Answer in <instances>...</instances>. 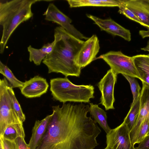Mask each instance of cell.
Returning <instances> with one entry per match:
<instances>
[{
	"label": "cell",
	"instance_id": "6da1fadb",
	"mask_svg": "<svg viewBox=\"0 0 149 149\" xmlns=\"http://www.w3.org/2000/svg\"><path fill=\"white\" fill-rule=\"evenodd\" d=\"M53 112L36 149H93L101 130L91 117L89 106L63 103Z\"/></svg>",
	"mask_w": 149,
	"mask_h": 149
},
{
	"label": "cell",
	"instance_id": "7a4b0ae2",
	"mask_svg": "<svg viewBox=\"0 0 149 149\" xmlns=\"http://www.w3.org/2000/svg\"><path fill=\"white\" fill-rule=\"evenodd\" d=\"M54 44L52 52L42 61L47 68L48 73H61L65 77H79L81 68L75 59L85 41L67 32L61 26L54 30Z\"/></svg>",
	"mask_w": 149,
	"mask_h": 149
},
{
	"label": "cell",
	"instance_id": "3957f363",
	"mask_svg": "<svg viewBox=\"0 0 149 149\" xmlns=\"http://www.w3.org/2000/svg\"><path fill=\"white\" fill-rule=\"evenodd\" d=\"M38 0H13L0 3V24L3 28L0 43V53L3 52L13 32L22 23L33 15L32 5Z\"/></svg>",
	"mask_w": 149,
	"mask_h": 149
},
{
	"label": "cell",
	"instance_id": "277c9868",
	"mask_svg": "<svg viewBox=\"0 0 149 149\" xmlns=\"http://www.w3.org/2000/svg\"><path fill=\"white\" fill-rule=\"evenodd\" d=\"M50 84L53 98L63 103L68 102L89 103L91 99L94 98L93 86L75 85L66 77L51 79Z\"/></svg>",
	"mask_w": 149,
	"mask_h": 149
},
{
	"label": "cell",
	"instance_id": "5b68a950",
	"mask_svg": "<svg viewBox=\"0 0 149 149\" xmlns=\"http://www.w3.org/2000/svg\"><path fill=\"white\" fill-rule=\"evenodd\" d=\"M97 59L104 61L117 75L121 74L141 79L132 57L126 55L120 51H111L100 55L96 59Z\"/></svg>",
	"mask_w": 149,
	"mask_h": 149
},
{
	"label": "cell",
	"instance_id": "8992f818",
	"mask_svg": "<svg viewBox=\"0 0 149 149\" xmlns=\"http://www.w3.org/2000/svg\"><path fill=\"white\" fill-rule=\"evenodd\" d=\"M9 84L5 77L0 80V137H1L3 136L5 129L8 125L22 122L13 109L8 89Z\"/></svg>",
	"mask_w": 149,
	"mask_h": 149
},
{
	"label": "cell",
	"instance_id": "52a82bcc",
	"mask_svg": "<svg viewBox=\"0 0 149 149\" xmlns=\"http://www.w3.org/2000/svg\"><path fill=\"white\" fill-rule=\"evenodd\" d=\"M130 131L127 125L123 122L111 129L106 135L107 149H135L131 143Z\"/></svg>",
	"mask_w": 149,
	"mask_h": 149
},
{
	"label": "cell",
	"instance_id": "ba28073f",
	"mask_svg": "<svg viewBox=\"0 0 149 149\" xmlns=\"http://www.w3.org/2000/svg\"><path fill=\"white\" fill-rule=\"evenodd\" d=\"M45 19L60 25L67 32L81 40H86L88 38L84 36L71 24L72 20L61 11L53 3H50L43 14Z\"/></svg>",
	"mask_w": 149,
	"mask_h": 149
},
{
	"label": "cell",
	"instance_id": "9c48e42d",
	"mask_svg": "<svg viewBox=\"0 0 149 149\" xmlns=\"http://www.w3.org/2000/svg\"><path fill=\"white\" fill-rule=\"evenodd\" d=\"M117 76L110 69L107 71L97 84L101 93L100 104L104 106L106 110L114 109V90L117 81Z\"/></svg>",
	"mask_w": 149,
	"mask_h": 149
},
{
	"label": "cell",
	"instance_id": "30bf717a",
	"mask_svg": "<svg viewBox=\"0 0 149 149\" xmlns=\"http://www.w3.org/2000/svg\"><path fill=\"white\" fill-rule=\"evenodd\" d=\"M100 46L99 39L96 35H93L85 41L76 57L77 65L81 69L96 60Z\"/></svg>",
	"mask_w": 149,
	"mask_h": 149
},
{
	"label": "cell",
	"instance_id": "8fae6325",
	"mask_svg": "<svg viewBox=\"0 0 149 149\" xmlns=\"http://www.w3.org/2000/svg\"><path fill=\"white\" fill-rule=\"evenodd\" d=\"M49 86L46 79L36 75L24 82L20 89L22 94L27 98L40 97L46 93Z\"/></svg>",
	"mask_w": 149,
	"mask_h": 149
},
{
	"label": "cell",
	"instance_id": "7c38bea8",
	"mask_svg": "<svg viewBox=\"0 0 149 149\" xmlns=\"http://www.w3.org/2000/svg\"><path fill=\"white\" fill-rule=\"evenodd\" d=\"M87 16L92 20L102 31H104L113 35L119 36L125 40H131L130 31L115 22L111 18L103 19L94 15L87 14Z\"/></svg>",
	"mask_w": 149,
	"mask_h": 149
},
{
	"label": "cell",
	"instance_id": "4fadbf2b",
	"mask_svg": "<svg viewBox=\"0 0 149 149\" xmlns=\"http://www.w3.org/2000/svg\"><path fill=\"white\" fill-rule=\"evenodd\" d=\"M142 83L143 86L140 96L139 114L136 122L130 133L131 142L141 123L145 119L149 116V85L144 82Z\"/></svg>",
	"mask_w": 149,
	"mask_h": 149
},
{
	"label": "cell",
	"instance_id": "5bb4252c",
	"mask_svg": "<svg viewBox=\"0 0 149 149\" xmlns=\"http://www.w3.org/2000/svg\"><path fill=\"white\" fill-rule=\"evenodd\" d=\"M123 4L149 29V0H123Z\"/></svg>",
	"mask_w": 149,
	"mask_h": 149
},
{
	"label": "cell",
	"instance_id": "9a60e30c",
	"mask_svg": "<svg viewBox=\"0 0 149 149\" xmlns=\"http://www.w3.org/2000/svg\"><path fill=\"white\" fill-rule=\"evenodd\" d=\"M51 114L47 116L43 119L36 120L32 130V134L28 144L29 149H36L46 130Z\"/></svg>",
	"mask_w": 149,
	"mask_h": 149
},
{
	"label": "cell",
	"instance_id": "2e32d148",
	"mask_svg": "<svg viewBox=\"0 0 149 149\" xmlns=\"http://www.w3.org/2000/svg\"><path fill=\"white\" fill-rule=\"evenodd\" d=\"M70 7L84 6L118 7L122 5L123 0H68Z\"/></svg>",
	"mask_w": 149,
	"mask_h": 149
},
{
	"label": "cell",
	"instance_id": "e0dca14e",
	"mask_svg": "<svg viewBox=\"0 0 149 149\" xmlns=\"http://www.w3.org/2000/svg\"><path fill=\"white\" fill-rule=\"evenodd\" d=\"M54 42L44 45L40 49H37L30 45L27 47L29 53V60L36 65H40L42 61L53 50Z\"/></svg>",
	"mask_w": 149,
	"mask_h": 149
},
{
	"label": "cell",
	"instance_id": "ac0fdd59",
	"mask_svg": "<svg viewBox=\"0 0 149 149\" xmlns=\"http://www.w3.org/2000/svg\"><path fill=\"white\" fill-rule=\"evenodd\" d=\"M142 82L149 85V54L132 56Z\"/></svg>",
	"mask_w": 149,
	"mask_h": 149
},
{
	"label": "cell",
	"instance_id": "d6986e66",
	"mask_svg": "<svg viewBox=\"0 0 149 149\" xmlns=\"http://www.w3.org/2000/svg\"><path fill=\"white\" fill-rule=\"evenodd\" d=\"M89 112L94 120L99 124L107 134L108 133L111 129L107 122L106 112L98 105L93 103H89Z\"/></svg>",
	"mask_w": 149,
	"mask_h": 149
},
{
	"label": "cell",
	"instance_id": "ffe728a7",
	"mask_svg": "<svg viewBox=\"0 0 149 149\" xmlns=\"http://www.w3.org/2000/svg\"><path fill=\"white\" fill-rule=\"evenodd\" d=\"M19 137L24 138L25 137L22 122L12 123L8 125L5 129L2 137L7 140L15 141Z\"/></svg>",
	"mask_w": 149,
	"mask_h": 149
},
{
	"label": "cell",
	"instance_id": "44dd1931",
	"mask_svg": "<svg viewBox=\"0 0 149 149\" xmlns=\"http://www.w3.org/2000/svg\"><path fill=\"white\" fill-rule=\"evenodd\" d=\"M140 108L139 97L134 103L132 104L130 109L123 122L127 125L130 132L136 122L139 114Z\"/></svg>",
	"mask_w": 149,
	"mask_h": 149
},
{
	"label": "cell",
	"instance_id": "7402d4cb",
	"mask_svg": "<svg viewBox=\"0 0 149 149\" xmlns=\"http://www.w3.org/2000/svg\"><path fill=\"white\" fill-rule=\"evenodd\" d=\"M0 73L6 78L13 88L20 89L23 86L24 82L18 79L9 68L1 61H0Z\"/></svg>",
	"mask_w": 149,
	"mask_h": 149
},
{
	"label": "cell",
	"instance_id": "603a6c76",
	"mask_svg": "<svg viewBox=\"0 0 149 149\" xmlns=\"http://www.w3.org/2000/svg\"><path fill=\"white\" fill-rule=\"evenodd\" d=\"M149 116L147 117L140 125L137 132L131 143L134 146L136 144H139L144 137L149 134Z\"/></svg>",
	"mask_w": 149,
	"mask_h": 149
},
{
	"label": "cell",
	"instance_id": "cb8c5ba5",
	"mask_svg": "<svg viewBox=\"0 0 149 149\" xmlns=\"http://www.w3.org/2000/svg\"><path fill=\"white\" fill-rule=\"evenodd\" d=\"M8 89L10 96L13 109L21 120L23 123L26 119L25 115L23 112L20 104L15 97L13 88L10 84L8 86Z\"/></svg>",
	"mask_w": 149,
	"mask_h": 149
},
{
	"label": "cell",
	"instance_id": "d4e9b609",
	"mask_svg": "<svg viewBox=\"0 0 149 149\" xmlns=\"http://www.w3.org/2000/svg\"><path fill=\"white\" fill-rule=\"evenodd\" d=\"M123 75L127 79L130 84L133 95V101L132 104H133L140 97L141 87L135 78L125 75Z\"/></svg>",
	"mask_w": 149,
	"mask_h": 149
},
{
	"label": "cell",
	"instance_id": "484cf974",
	"mask_svg": "<svg viewBox=\"0 0 149 149\" xmlns=\"http://www.w3.org/2000/svg\"><path fill=\"white\" fill-rule=\"evenodd\" d=\"M118 12L120 13L125 16L129 19L136 22L143 26L144 25L137 16L128 8L126 7L123 3L122 5L118 7Z\"/></svg>",
	"mask_w": 149,
	"mask_h": 149
},
{
	"label": "cell",
	"instance_id": "4316f807",
	"mask_svg": "<svg viewBox=\"0 0 149 149\" xmlns=\"http://www.w3.org/2000/svg\"><path fill=\"white\" fill-rule=\"evenodd\" d=\"M0 141L2 143L3 149H18L15 141H9L0 137Z\"/></svg>",
	"mask_w": 149,
	"mask_h": 149
},
{
	"label": "cell",
	"instance_id": "83f0119b",
	"mask_svg": "<svg viewBox=\"0 0 149 149\" xmlns=\"http://www.w3.org/2000/svg\"><path fill=\"white\" fill-rule=\"evenodd\" d=\"M18 149H29L28 144L26 142L24 138L19 137L15 140Z\"/></svg>",
	"mask_w": 149,
	"mask_h": 149
},
{
	"label": "cell",
	"instance_id": "f1b7e54d",
	"mask_svg": "<svg viewBox=\"0 0 149 149\" xmlns=\"http://www.w3.org/2000/svg\"><path fill=\"white\" fill-rule=\"evenodd\" d=\"M139 144L135 149H149V134L146 136Z\"/></svg>",
	"mask_w": 149,
	"mask_h": 149
},
{
	"label": "cell",
	"instance_id": "f546056e",
	"mask_svg": "<svg viewBox=\"0 0 149 149\" xmlns=\"http://www.w3.org/2000/svg\"><path fill=\"white\" fill-rule=\"evenodd\" d=\"M139 34L143 38L149 37V30L147 31L140 30Z\"/></svg>",
	"mask_w": 149,
	"mask_h": 149
},
{
	"label": "cell",
	"instance_id": "4dcf8cb0",
	"mask_svg": "<svg viewBox=\"0 0 149 149\" xmlns=\"http://www.w3.org/2000/svg\"><path fill=\"white\" fill-rule=\"evenodd\" d=\"M141 49L149 52V40L148 41L147 46L145 47L141 48Z\"/></svg>",
	"mask_w": 149,
	"mask_h": 149
},
{
	"label": "cell",
	"instance_id": "1f68e13d",
	"mask_svg": "<svg viewBox=\"0 0 149 149\" xmlns=\"http://www.w3.org/2000/svg\"><path fill=\"white\" fill-rule=\"evenodd\" d=\"M0 149H3L2 142L0 141Z\"/></svg>",
	"mask_w": 149,
	"mask_h": 149
},
{
	"label": "cell",
	"instance_id": "d6a6232c",
	"mask_svg": "<svg viewBox=\"0 0 149 149\" xmlns=\"http://www.w3.org/2000/svg\"><path fill=\"white\" fill-rule=\"evenodd\" d=\"M107 149L106 148H105V149Z\"/></svg>",
	"mask_w": 149,
	"mask_h": 149
},
{
	"label": "cell",
	"instance_id": "836d02e7",
	"mask_svg": "<svg viewBox=\"0 0 149 149\" xmlns=\"http://www.w3.org/2000/svg\"></svg>",
	"mask_w": 149,
	"mask_h": 149
}]
</instances>
